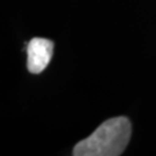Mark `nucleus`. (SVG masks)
<instances>
[{
  "instance_id": "1",
  "label": "nucleus",
  "mask_w": 156,
  "mask_h": 156,
  "mask_svg": "<svg viewBox=\"0 0 156 156\" xmlns=\"http://www.w3.org/2000/svg\"><path fill=\"white\" fill-rule=\"evenodd\" d=\"M132 126L126 117L108 119L88 138L79 141L73 149L74 156H118L131 138Z\"/></svg>"
},
{
  "instance_id": "2",
  "label": "nucleus",
  "mask_w": 156,
  "mask_h": 156,
  "mask_svg": "<svg viewBox=\"0 0 156 156\" xmlns=\"http://www.w3.org/2000/svg\"><path fill=\"white\" fill-rule=\"evenodd\" d=\"M53 53V43L50 39L35 37L28 43L27 48V67L33 74H39L49 65Z\"/></svg>"
}]
</instances>
